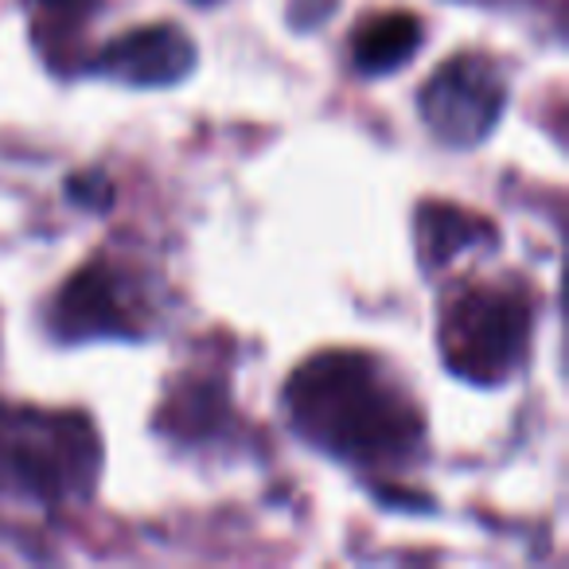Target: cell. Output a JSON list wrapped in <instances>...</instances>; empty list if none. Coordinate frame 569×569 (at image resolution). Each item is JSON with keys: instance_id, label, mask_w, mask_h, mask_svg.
<instances>
[{"instance_id": "cell-1", "label": "cell", "mask_w": 569, "mask_h": 569, "mask_svg": "<svg viewBox=\"0 0 569 569\" xmlns=\"http://www.w3.org/2000/svg\"><path fill=\"white\" fill-rule=\"evenodd\" d=\"M293 418L312 441L356 460H390L421 433L418 410L356 351H328L289 382Z\"/></svg>"}, {"instance_id": "cell-8", "label": "cell", "mask_w": 569, "mask_h": 569, "mask_svg": "<svg viewBox=\"0 0 569 569\" xmlns=\"http://www.w3.org/2000/svg\"><path fill=\"white\" fill-rule=\"evenodd\" d=\"M480 234H491L488 222L472 219V214L457 211V207H426L421 211V246H426V261H449L460 246H472Z\"/></svg>"}, {"instance_id": "cell-9", "label": "cell", "mask_w": 569, "mask_h": 569, "mask_svg": "<svg viewBox=\"0 0 569 569\" xmlns=\"http://www.w3.org/2000/svg\"><path fill=\"white\" fill-rule=\"evenodd\" d=\"M32 4L48 12V17H56L63 28H71V24H82V20L94 12L98 0H32Z\"/></svg>"}, {"instance_id": "cell-6", "label": "cell", "mask_w": 569, "mask_h": 569, "mask_svg": "<svg viewBox=\"0 0 569 569\" xmlns=\"http://www.w3.org/2000/svg\"><path fill=\"white\" fill-rule=\"evenodd\" d=\"M196 51H191L188 36L176 24H149L126 32L98 56V67L110 74L137 82V87H160V82H176L191 67Z\"/></svg>"}, {"instance_id": "cell-7", "label": "cell", "mask_w": 569, "mask_h": 569, "mask_svg": "<svg viewBox=\"0 0 569 569\" xmlns=\"http://www.w3.org/2000/svg\"><path fill=\"white\" fill-rule=\"evenodd\" d=\"M421 48V24L406 12H390V17H375L371 24L359 28L356 36V67L367 74H379V71H395L402 67L413 51Z\"/></svg>"}, {"instance_id": "cell-3", "label": "cell", "mask_w": 569, "mask_h": 569, "mask_svg": "<svg viewBox=\"0 0 569 569\" xmlns=\"http://www.w3.org/2000/svg\"><path fill=\"white\" fill-rule=\"evenodd\" d=\"M530 336V297L507 284H468L445 309V359L457 375L499 382L522 363Z\"/></svg>"}, {"instance_id": "cell-4", "label": "cell", "mask_w": 569, "mask_h": 569, "mask_svg": "<svg viewBox=\"0 0 569 569\" xmlns=\"http://www.w3.org/2000/svg\"><path fill=\"white\" fill-rule=\"evenodd\" d=\"M503 110V82L496 67L476 56L445 63L421 90V113L433 133L449 144H476L488 137Z\"/></svg>"}, {"instance_id": "cell-2", "label": "cell", "mask_w": 569, "mask_h": 569, "mask_svg": "<svg viewBox=\"0 0 569 569\" xmlns=\"http://www.w3.org/2000/svg\"><path fill=\"white\" fill-rule=\"evenodd\" d=\"M98 441L79 413L0 410V472L17 488L59 503L94 480Z\"/></svg>"}, {"instance_id": "cell-5", "label": "cell", "mask_w": 569, "mask_h": 569, "mask_svg": "<svg viewBox=\"0 0 569 569\" xmlns=\"http://www.w3.org/2000/svg\"><path fill=\"white\" fill-rule=\"evenodd\" d=\"M126 277L113 266L94 261V266L79 269L56 301V332L63 340L137 332V309L126 301Z\"/></svg>"}]
</instances>
